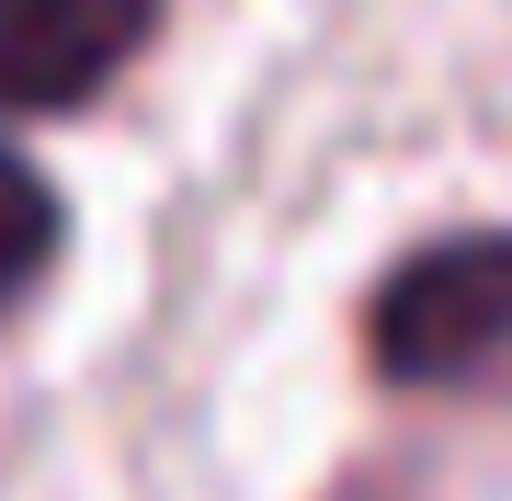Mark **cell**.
Listing matches in <instances>:
<instances>
[{
	"mask_svg": "<svg viewBox=\"0 0 512 501\" xmlns=\"http://www.w3.org/2000/svg\"><path fill=\"white\" fill-rule=\"evenodd\" d=\"M365 365L410 399H512V228L410 251L365 297Z\"/></svg>",
	"mask_w": 512,
	"mask_h": 501,
	"instance_id": "cell-1",
	"label": "cell"
},
{
	"mask_svg": "<svg viewBox=\"0 0 512 501\" xmlns=\"http://www.w3.org/2000/svg\"><path fill=\"white\" fill-rule=\"evenodd\" d=\"M160 0H0V114H69L126 80Z\"/></svg>",
	"mask_w": 512,
	"mask_h": 501,
	"instance_id": "cell-2",
	"label": "cell"
},
{
	"mask_svg": "<svg viewBox=\"0 0 512 501\" xmlns=\"http://www.w3.org/2000/svg\"><path fill=\"white\" fill-rule=\"evenodd\" d=\"M330 501H399V490H387V479H353V490H330Z\"/></svg>",
	"mask_w": 512,
	"mask_h": 501,
	"instance_id": "cell-4",
	"label": "cell"
},
{
	"mask_svg": "<svg viewBox=\"0 0 512 501\" xmlns=\"http://www.w3.org/2000/svg\"><path fill=\"white\" fill-rule=\"evenodd\" d=\"M46 262H57V194H46V171H35V160L0 149V319L35 297Z\"/></svg>",
	"mask_w": 512,
	"mask_h": 501,
	"instance_id": "cell-3",
	"label": "cell"
}]
</instances>
